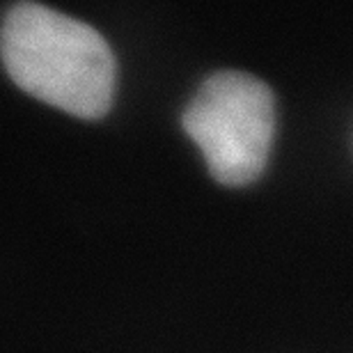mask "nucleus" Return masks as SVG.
<instances>
[{
    "instance_id": "1",
    "label": "nucleus",
    "mask_w": 353,
    "mask_h": 353,
    "mask_svg": "<svg viewBox=\"0 0 353 353\" xmlns=\"http://www.w3.org/2000/svg\"><path fill=\"white\" fill-rule=\"evenodd\" d=\"M0 55L10 79L39 101L81 119L110 110L115 55L83 21L39 3H19L3 21Z\"/></svg>"
},
{
    "instance_id": "2",
    "label": "nucleus",
    "mask_w": 353,
    "mask_h": 353,
    "mask_svg": "<svg viewBox=\"0 0 353 353\" xmlns=\"http://www.w3.org/2000/svg\"><path fill=\"white\" fill-rule=\"evenodd\" d=\"M181 122L218 183L248 186L264 174L275 138V99L264 81L245 72L209 76Z\"/></svg>"
}]
</instances>
